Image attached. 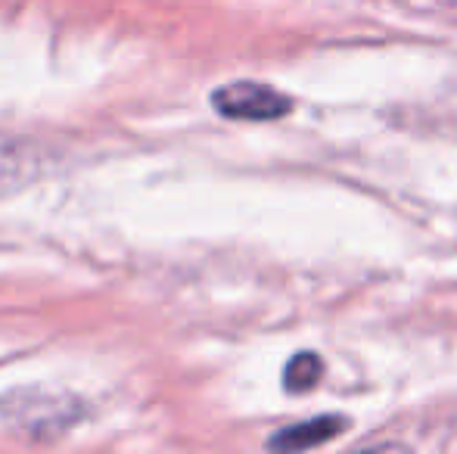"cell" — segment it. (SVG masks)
Masks as SVG:
<instances>
[{"label":"cell","mask_w":457,"mask_h":454,"mask_svg":"<svg viewBox=\"0 0 457 454\" xmlns=\"http://www.w3.org/2000/svg\"><path fill=\"white\" fill-rule=\"evenodd\" d=\"M212 106L224 119L237 121H271L293 110V100L262 81H230L212 94Z\"/></svg>","instance_id":"cell-1"},{"label":"cell","mask_w":457,"mask_h":454,"mask_svg":"<svg viewBox=\"0 0 457 454\" xmlns=\"http://www.w3.org/2000/svg\"><path fill=\"white\" fill-rule=\"evenodd\" d=\"M41 175V159L29 140L0 131V200L19 194Z\"/></svg>","instance_id":"cell-2"},{"label":"cell","mask_w":457,"mask_h":454,"mask_svg":"<svg viewBox=\"0 0 457 454\" xmlns=\"http://www.w3.org/2000/svg\"><path fill=\"white\" fill-rule=\"evenodd\" d=\"M345 430V420L343 417H314L305 420V424H293L287 430H280L277 436L268 439V449L274 451H305V449H318V445L330 442L333 436Z\"/></svg>","instance_id":"cell-3"},{"label":"cell","mask_w":457,"mask_h":454,"mask_svg":"<svg viewBox=\"0 0 457 454\" xmlns=\"http://www.w3.org/2000/svg\"><path fill=\"white\" fill-rule=\"evenodd\" d=\"M324 374V361H320L314 351H299L295 358H289L287 370H283V383H287L289 392H305Z\"/></svg>","instance_id":"cell-4"},{"label":"cell","mask_w":457,"mask_h":454,"mask_svg":"<svg viewBox=\"0 0 457 454\" xmlns=\"http://www.w3.org/2000/svg\"><path fill=\"white\" fill-rule=\"evenodd\" d=\"M429 4H442V6H448V4H457V0H429Z\"/></svg>","instance_id":"cell-5"}]
</instances>
